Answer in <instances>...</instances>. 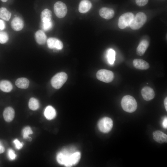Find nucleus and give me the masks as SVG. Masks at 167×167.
Listing matches in <instances>:
<instances>
[{
    "instance_id": "13",
    "label": "nucleus",
    "mask_w": 167,
    "mask_h": 167,
    "mask_svg": "<svg viewBox=\"0 0 167 167\" xmlns=\"http://www.w3.org/2000/svg\"><path fill=\"white\" fill-rule=\"evenodd\" d=\"M154 139L156 142L162 143L167 142V135L164 133L160 131H156L153 133Z\"/></svg>"
},
{
    "instance_id": "4",
    "label": "nucleus",
    "mask_w": 167,
    "mask_h": 167,
    "mask_svg": "<svg viewBox=\"0 0 167 167\" xmlns=\"http://www.w3.org/2000/svg\"><path fill=\"white\" fill-rule=\"evenodd\" d=\"M67 74L64 72L57 73L52 78L51 84L53 87L56 89L61 88L67 79Z\"/></svg>"
},
{
    "instance_id": "16",
    "label": "nucleus",
    "mask_w": 167,
    "mask_h": 167,
    "mask_svg": "<svg viewBox=\"0 0 167 167\" xmlns=\"http://www.w3.org/2000/svg\"><path fill=\"white\" fill-rule=\"evenodd\" d=\"M92 6V3L89 1L82 0L79 5V11L81 13H85L89 11Z\"/></svg>"
},
{
    "instance_id": "21",
    "label": "nucleus",
    "mask_w": 167,
    "mask_h": 167,
    "mask_svg": "<svg viewBox=\"0 0 167 167\" xmlns=\"http://www.w3.org/2000/svg\"><path fill=\"white\" fill-rule=\"evenodd\" d=\"M13 88L11 83L9 81L2 80L0 82V89L5 92H9Z\"/></svg>"
},
{
    "instance_id": "3",
    "label": "nucleus",
    "mask_w": 167,
    "mask_h": 167,
    "mask_svg": "<svg viewBox=\"0 0 167 167\" xmlns=\"http://www.w3.org/2000/svg\"><path fill=\"white\" fill-rule=\"evenodd\" d=\"M147 20V16L143 12L138 13L132 20L129 25L133 30L139 29L144 24Z\"/></svg>"
},
{
    "instance_id": "8",
    "label": "nucleus",
    "mask_w": 167,
    "mask_h": 167,
    "mask_svg": "<svg viewBox=\"0 0 167 167\" xmlns=\"http://www.w3.org/2000/svg\"><path fill=\"white\" fill-rule=\"evenodd\" d=\"M54 9L56 16L60 18L64 17L66 15L67 11L66 4L61 1L57 2L54 4Z\"/></svg>"
},
{
    "instance_id": "5",
    "label": "nucleus",
    "mask_w": 167,
    "mask_h": 167,
    "mask_svg": "<svg viewBox=\"0 0 167 167\" xmlns=\"http://www.w3.org/2000/svg\"><path fill=\"white\" fill-rule=\"evenodd\" d=\"M113 125V121L112 119L109 117H105L100 120L98 126L101 131L104 133H107L111 131Z\"/></svg>"
},
{
    "instance_id": "35",
    "label": "nucleus",
    "mask_w": 167,
    "mask_h": 167,
    "mask_svg": "<svg viewBox=\"0 0 167 167\" xmlns=\"http://www.w3.org/2000/svg\"><path fill=\"white\" fill-rule=\"evenodd\" d=\"M164 104L165 109L166 111H167V98L166 97L164 101Z\"/></svg>"
},
{
    "instance_id": "18",
    "label": "nucleus",
    "mask_w": 167,
    "mask_h": 167,
    "mask_svg": "<svg viewBox=\"0 0 167 167\" xmlns=\"http://www.w3.org/2000/svg\"><path fill=\"white\" fill-rule=\"evenodd\" d=\"M44 115L47 119L50 120L54 118L55 117L56 111L52 106H48L45 108L44 110Z\"/></svg>"
},
{
    "instance_id": "2",
    "label": "nucleus",
    "mask_w": 167,
    "mask_h": 167,
    "mask_svg": "<svg viewBox=\"0 0 167 167\" xmlns=\"http://www.w3.org/2000/svg\"><path fill=\"white\" fill-rule=\"evenodd\" d=\"M121 105L123 109L128 113H132L136 109L137 104L135 99L132 96L127 95L122 98Z\"/></svg>"
},
{
    "instance_id": "19",
    "label": "nucleus",
    "mask_w": 167,
    "mask_h": 167,
    "mask_svg": "<svg viewBox=\"0 0 167 167\" xmlns=\"http://www.w3.org/2000/svg\"><path fill=\"white\" fill-rule=\"evenodd\" d=\"M36 42L40 45L45 43L46 39V36L43 31L41 30L37 31L35 34Z\"/></svg>"
},
{
    "instance_id": "22",
    "label": "nucleus",
    "mask_w": 167,
    "mask_h": 167,
    "mask_svg": "<svg viewBox=\"0 0 167 167\" xmlns=\"http://www.w3.org/2000/svg\"><path fill=\"white\" fill-rule=\"evenodd\" d=\"M41 17L42 23H45L51 21V11L47 9H44L41 13Z\"/></svg>"
},
{
    "instance_id": "33",
    "label": "nucleus",
    "mask_w": 167,
    "mask_h": 167,
    "mask_svg": "<svg viewBox=\"0 0 167 167\" xmlns=\"http://www.w3.org/2000/svg\"><path fill=\"white\" fill-rule=\"evenodd\" d=\"M162 126L163 127L166 129L167 128V117H165L163 119L162 122Z\"/></svg>"
},
{
    "instance_id": "24",
    "label": "nucleus",
    "mask_w": 167,
    "mask_h": 167,
    "mask_svg": "<svg viewBox=\"0 0 167 167\" xmlns=\"http://www.w3.org/2000/svg\"><path fill=\"white\" fill-rule=\"evenodd\" d=\"M115 53L114 50L110 49L108 50L107 53V57L109 63L113 65L115 61Z\"/></svg>"
},
{
    "instance_id": "15",
    "label": "nucleus",
    "mask_w": 167,
    "mask_h": 167,
    "mask_svg": "<svg viewBox=\"0 0 167 167\" xmlns=\"http://www.w3.org/2000/svg\"><path fill=\"white\" fill-rule=\"evenodd\" d=\"M3 115L6 121L7 122H11L13 120L14 117V110L11 107H7L4 109Z\"/></svg>"
},
{
    "instance_id": "23",
    "label": "nucleus",
    "mask_w": 167,
    "mask_h": 167,
    "mask_svg": "<svg viewBox=\"0 0 167 167\" xmlns=\"http://www.w3.org/2000/svg\"><path fill=\"white\" fill-rule=\"evenodd\" d=\"M11 14L6 8L2 7L0 8V18L6 21H8L10 19Z\"/></svg>"
},
{
    "instance_id": "29",
    "label": "nucleus",
    "mask_w": 167,
    "mask_h": 167,
    "mask_svg": "<svg viewBox=\"0 0 167 167\" xmlns=\"http://www.w3.org/2000/svg\"><path fill=\"white\" fill-rule=\"evenodd\" d=\"M8 156L11 160H14L16 157V155L14 151L11 149H9L8 151Z\"/></svg>"
},
{
    "instance_id": "34",
    "label": "nucleus",
    "mask_w": 167,
    "mask_h": 167,
    "mask_svg": "<svg viewBox=\"0 0 167 167\" xmlns=\"http://www.w3.org/2000/svg\"><path fill=\"white\" fill-rule=\"evenodd\" d=\"M4 151L5 148L0 142V154L3 153L4 152Z\"/></svg>"
},
{
    "instance_id": "1",
    "label": "nucleus",
    "mask_w": 167,
    "mask_h": 167,
    "mask_svg": "<svg viewBox=\"0 0 167 167\" xmlns=\"http://www.w3.org/2000/svg\"><path fill=\"white\" fill-rule=\"evenodd\" d=\"M81 157L80 152L77 151L74 148H64L58 153L57 160L60 164L66 167H71L75 165Z\"/></svg>"
},
{
    "instance_id": "12",
    "label": "nucleus",
    "mask_w": 167,
    "mask_h": 167,
    "mask_svg": "<svg viewBox=\"0 0 167 167\" xmlns=\"http://www.w3.org/2000/svg\"><path fill=\"white\" fill-rule=\"evenodd\" d=\"M12 28L15 31H19L24 27V22L22 19L19 17H16L12 19L11 23Z\"/></svg>"
},
{
    "instance_id": "28",
    "label": "nucleus",
    "mask_w": 167,
    "mask_h": 167,
    "mask_svg": "<svg viewBox=\"0 0 167 167\" xmlns=\"http://www.w3.org/2000/svg\"><path fill=\"white\" fill-rule=\"evenodd\" d=\"M53 23L51 21L45 23H42V29L45 31L50 29L52 27Z\"/></svg>"
},
{
    "instance_id": "9",
    "label": "nucleus",
    "mask_w": 167,
    "mask_h": 167,
    "mask_svg": "<svg viewBox=\"0 0 167 167\" xmlns=\"http://www.w3.org/2000/svg\"><path fill=\"white\" fill-rule=\"evenodd\" d=\"M47 44L48 47L51 49H55L58 50L62 49L63 47L62 42L54 37H50L47 40Z\"/></svg>"
},
{
    "instance_id": "30",
    "label": "nucleus",
    "mask_w": 167,
    "mask_h": 167,
    "mask_svg": "<svg viewBox=\"0 0 167 167\" xmlns=\"http://www.w3.org/2000/svg\"><path fill=\"white\" fill-rule=\"evenodd\" d=\"M13 142L15 145V148L18 149H21L23 146V143H21L17 139L14 140Z\"/></svg>"
},
{
    "instance_id": "6",
    "label": "nucleus",
    "mask_w": 167,
    "mask_h": 167,
    "mask_svg": "<svg viewBox=\"0 0 167 167\" xmlns=\"http://www.w3.org/2000/svg\"><path fill=\"white\" fill-rule=\"evenodd\" d=\"M96 76L99 80L105 82L109 83L113 79L114 74L113 72L106 69H101L97 72Z\"/></svg>"
},
{
    "instance_id": "10",
    "label": "nucleus",
    "mask_w": 167,
    "mask_h": 167,
    "mask_svg": "<svg viewBox=\"0 0 167 167\" xmlns=\"http://www.w3.org/2000/svg\"><path fill=\"white\" fill-rule=\"evenodd\" d=\"M141 93L143 99L148 101L153 99L155 96L154 90L149 87H145L141 91Z\"/></svg>"
},
{
    "instance_id": "14",
    "label": "nucleus",
    "mask_w": 167,
    "mask_h": 167,
    "mask_svg": "<svg viewBox=\"0 0 167 167\" xmlns=\"http://www.w3.org/2000/svg\"><path fill=\"white\" fill-rule=\"evenodd\" d=\"M134 66L136 69L140 70H146L149 67L148 63L141 59H135L133 61Z\"/></svg>"
},
{
    "instance_id": "17",
    "label": "nucleus",
    "mask_w": 167,
    "mask_h": 167,
    "mask_svg": "<svg viewBox=\"0 0 167 167\" xmlns=\"http://www.w3.org/2000/svg\"><path fill=\"white\" fill-rule=\"evenodd\" d=\"M149 46V43L146 40H142L136 49V53L138 55H143Z\"/></svg>"
},
{
    "instance_id": "27",
    "label": "nucleus",
    "mask_w": 167,
    "mask_h": 167,
    "mask_svg": "<svg viewBox=\"0 0 167 167\" xmlns=\"http://www.w3.org/2000/svg\"><path fill=\"white\" fill-rule=\"evenodd\" d=\"M32 131L30 127L27 126L25 127L23 130V137L25 139H27L29 135L32 134Z\"/></svg>"
},
{
    "instance_id": "31",
    "label": "nucleus",
    "mask_w": 167,
    "mask_h": 167,
    "mask_svg": "<svg viewBox=\"0 0 167 167\" xmlns=\"http://www.w3.org/2000/svg\"><path fill=\"white\" fill-rule=\"evenodd\" d=\"M148 0H135L136 4L142 6L145 5L148 3Z\"/></svg>"
},
{
    "instance_id": "11",
    "label": "nucleus",
    "mask_w": 167,
    "mask_h": 167,
    "mask_svg": "<svg viewBox=\"0 0 167 167\" xmlns=\"http://www.w3.org/2000/svg\"><path fill=\"white\" fill-rule=\"evenodd\" d=\"M99 14L102 18L109 19L112 18L114 16V12L112 9L104 7L100 9Z\"/></svg>"
},
{
    "instance_id": "32",
    "label": "nucleus",
    "mask_w": 167,
    "mask_h": 167,
    "mask_svg": "<svg viewBox=\"0 0 167 167\" xmlns=\"http://www.w3.org/2000/svg\"><path fill=\"white\" fill-rule=\"evenodd\" d=\"M5 28V24L4 22L2 20L0 19V30H2Z\"/></svg>"
},
{
    "instance_id": "36",
    "label": "nucleus",
    "mask_w": 167,
    "mask_h": 167,
    "mask_svg": "<svg viewBox=\"0 0 167 167\" xmlns=\"http://www.w3.org/2000/svg\"><path fill=\"white\" fill-rule=\"evenodd\" d=\"M2 2H6L8 0H1Z\"/></svg>"
},
{
    "instance_id": "7",
    "label": "nucleus",
    "mask_w": 167,
    "mask_h": 167,
    "mask_svg": "<svg viewBox=\"0 0 167 167\" xmlns=\"http://www.w3.org/2000/svg\"><path fill=\"white\" fill-rule=\"evenodd\" d=\"M134 17V15L131 12H127L123 14L119 18L118 27L120 29H123L129 26Z\"/></svg>"
},
{
    "instance_id": "20",
    "label": "nucleus",
    "mask_w": 167,
    "mask_h": 167,
    "mask_svg": "<svg viewBox=\"0 0 167 167\" xmlns=\"http://www.w3.org/2000/svg\"><path fill=\"white\" fill-rule=\"evenodd\" d=\"M29 81L25 78H20L16 80L15 84L18 88L22 89L27 88L29 86Z\"/></svg>"
},
{
    "instance_id": "26",
    "label": "nucleus",
    "mask_w": 167,
    "mask_h": 167,
    "mask_svg": "<svg viewBox=\"0 0 167 167\" xmlns=\"http://www.w3.org/2000/svg\"><path fill=\"white\" fill-rule=\"evenodd\" d=\"M8 40L7 34L5 32L0 31V43L4 44Z\"/></svg>"
},
{
    "instance_id": "25",
    "label": "nucleus",
    "mask_w": 167,
    "mask_h": 167,
    "mask_svg": "<svg viewBox=\"0 0 167 167\" xmlns=\"http://www.w3.org/2000/svg\"><path fill=\"white\" fill-rule=\"evenodd\" d=\"M28 106L29 108L33 110H35L39 107V103L38 100L36 98L32 97L29 101Z\"/></svg>"
}]
</instances>
